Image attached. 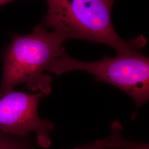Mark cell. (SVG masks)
Listing matches in <instances>:
<instances>
[{"label":"cell","instance_id":"cell-7","mask_svg":"<svg viewBox=\"0 0 149 149\" xmlns=\"http://www.w3.org/2000/svg\"><path fill=\"white\" fill-rule=\"evenodd\" d=\"M74 149H101L95 146L94 145H85L84 146H81V147H79V148H76Z\"/></svg>","mask_w":149,"mask_h":149},{"label":"cell","instance_id":"cell-6","mask_svg":"<svg viewBox=\"0 0 149 149\" xmlns=\"http://www.w3.org/2000/svg\"><path fill=\"white\" fill-rule=\"evenodd\" d=\"M26 138L0 131V149H37Z\"/></svg>","mask_w":149,"mask_h":149},{"label":"cell","instance_id":"cell-3","mask_svg":"<svg viewBox=\"0 0 149 149\" xmlns=\"http://www.w3.org/2000/svg\"><path fill=\"white\" fill-rule=\"evenodd\" d=\"M74 70L88 72L97 81L124 91L133 98L137 108L149 100V59L140 52L104 56L92 63L77 60L66 54L54 60L47 69L58 76Z\"/></svg>","mask_w":149,"mask_h":149},{"label":"cell","instance_id":"cell-1","mask_svg":"<svg viewBox=\"0 0 149 149\" xmlns=\"http://www.w3.org/2000/svg\"><path fill=\"white\" fill-rule=\"evenodd\" d=\"M115 0H46L48 10L40 25L64 38L102 43L117 54L140 52L147 43L143 36L125 40L116 32L112 21Z\"/></svg>","mask_w":149,"mask_h":149},{"label":"cell","instance_id":"cell-2","mask_svg":"<svg viewBox=\"0 0 149 149\" xmlns=\"http://www.w3.org/2000/svg\"><path fill=\"white\" fill-rule=\"evenodd\" d=\"M64 41L59 33L49 32L42 25L29 34L13 36L2 55L0 93L24 84L32 92L50 94L53 79L45 71L54 60L67 54Z\"/></svg>","mask_w":149,"mask_h":149},{"label":"cell","instance_id":"cell-4","mask_svg":"<svg viewBox=\"0 0 149 149\" xmlns=\"http://www.w3.org/2000/svg\"><path fill=\"white\" fill-rule=\"evenodd\" d=\"M45 96L40 92L28 94L12 90L1 92L0 131L21 137L34 133L37 134L39 144L48 147L51 143L49 134L55 125L38 114L39 101Z\"/></svg>","mask_w":149,"mask_h":149},{"label":"cell","instance_id":"cell-8","mask_svg":"<svg viewBox=\"0 0 149 149\" xmlns=\"http://www.w3.org/2000/svg\"><path fill=\"white\" fill-rule=\"evenodd\" d=\"M13 1H15V0H0V6L5 5L6 3L10 2Z\"/></svg>","mask_w":149,"mask_h":149},{"label":"cell","instance_id":"cell-5","mask_svg":"<svg viewBox=\"0 0 149 149\" xmlns=\"http://www.w3.org/2000/svg\"><path fill=\"white\" fill-rule=\"evenodd\" d=\"M94 145L101 149L107 148H120L125 149H149L146 144H138L129 143L125 140H121L120 136H117V133H114L108 138L104 140L97 141Z\"/></svg>","mask_w":149,"mask_h":149}]
</instances>
